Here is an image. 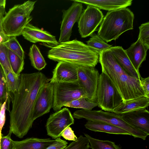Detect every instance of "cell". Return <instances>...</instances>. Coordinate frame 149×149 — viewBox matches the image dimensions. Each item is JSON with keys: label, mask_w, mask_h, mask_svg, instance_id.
I'll return each mask as SVG.
<instances>
[{"label": "cell", "mask_w": 149, "mask_h": 149, "mask_svg": "<svg viewBox=\"0 0 149 149\" xmlns=\"http://www.w3.org/2000/svg\"><path fill=\"white\" fill-rule=\"evenodd\" d=\"M22 35L25 39L33 43L41 42L52 47L59 44L55 36L30 23L25 27Z\"/></svg>", "instance_id": "obj_15"}, {"label": "cell", "mask_w": 149, "mask_h": 149, "mask_svg": "<svg viewBox=\"0 0 149 149\" xmlns=\"http://www.w3.org/2000/svg\"><path fill=\"white\" fill-rule=\"evenodd\" d=\"M104 16L100 9L87 5L78 21V30L81 37L85 38L91 36L102 22Z\"/></svg>", "instance_id": "obj_10"}, {"label": "cell", "mask_w": 149, "mask_h": 149, "mask_svg": "<svg viewBox=\"0 0 149 149\" xmlns=\"http://www.w3.org/2000/svg\"><path fill=\"white\" fill-rule=\"evenodd\" d=\"M47 57L56 61L95 67L99 61V54L87 45L74 39L52 47L48 52Z\"/></svg>", "instance_id": "obj_3"}, {"label": "cell", "mask_w": 149, "mask_h": 149, "mask_svg": "<svg viewBox=\"0 0 149 149\" xmlns=\"http://www.w3.org/2000/svg\"><path fill=\"white\" fill-rule=\"evenodd\" d=\"M149 105V98L144 96L125 101H122L113 110V112L118 114L146 109Z\"/></svg>", "instance_id": "obj_19"}, {"label": "cell", "mask_w": 149, "mask_h": 149, "mask_svg": "<svg viewBox=\"0 0 149 149\" xmlns=\"http://www.w3.org/2000/svg\"><path fill=\"white\" fill-rule=\"evenodd\" d=\"M97 8L99 9L109 11L126 8L131 6V0H72Z\"/></svg>", "instance_id": "obj_18"}, {"label": "cell", "mask_w": 149, "mask_h": 149, "mask_svg": "<svg viewBox=\"0 0 149 149\" xmlns=\"http://www.w3.org/2000/svg\"><path fill=\"white\" fill-rule=\"evenodd\" d=\"M29 55L32 66L36 69L41 70L44 69L47 65V63L40 51L35 45L30 47Z\"/></svg>", "instance_id": "obj_23"}, {"label": "cell", "mask_w": 149, "mask_h": 149, "mask_svg": "<svg viewBox=\"0 0 149 149\" xmlns=\"http://www.w3.org/2000/svg\"><path fill=\"white\" fill-rule=\"evenodd\" d=\"M85 126L86 129L94 132L131 136L129 132L120 127L102 122L88 121Z\"/></svg>", "instance_id": "obj_22"}, {"label": "cell", "mask_w": 149, "mask_h": 149, "mask_svg": "<svg viewBox=\"0 0 149 149\" xmlns=\"http://www.w3.org/2000/svg\"><path fill=\"white\" fill-rule=\"evenodd\" d=\"M8 93L6 78L0 64V106L5 101L6 96L8 95Z\"/></svg>", "instance_id": "obj_32"}, {"label": "cell", "mask_w": 149, "mask_h": 149, "mask_svg": "<svg viewBox=\"0 0 149 149\" xmlns=\"http://www.w3.org/2000/svg\"><path fill=\"white\" fill-rule=\"evenodd\" d=\"M97 105L96 102L89 101L83 97L68 102L64 104V106L91 110Z\"/></svg>", "instance_id": "obj_27"}, {"label": "cell", "mask_w": 149, "mask_h": 149, "mask_svg": "<svg viewBox=\"0 0 149 149\" xmlns=\"http://www.w3.org/2000/svg\"><path fill=\"white\" fill-rule=\"evenodd\" d=\"M90 144L92 149H121L114 142L108 140H101L93 138L89 135L84 134Z\"/></svg>", "instance_id": "obj_24"}, {"label": "cell", "mask_w": 149, "mask_h": 149, "mask_svg": "<svg viewBox=\"0 0 149 149\" xmlns=\"http://www.w3.org/2000/svg\"><path fill=\"white\" fill-rule=\"evenodd\" d=\"M100 74L95 67L78 66L77 83L87 100L96 102V93Z\"/></svg>", "instance_id": "obj_8"}, {"label": "cell", "mask_w": 149, "mask_h": 149, "mask_svg": "<svg viewBox=\"0 0 149 149\" xmlns=\"http://www.w3.org/2000/svg\"><path fill=\"white\" fill-rule=\"evenodd\" d=\"M120 115L130 125L149 134V112L146 109Z\"/></svg>", "instance_id": "obj_16"}, {"label": "cell", "mask_w": 149, "mask_h": 149, "mask_svg": "<svg viewBox=\"0 0 149 149\" xmlns=\"http://www.w3.org/2000/svg\"><path fill=\"white\" fill-rule=\"evenodd\" d=\"M3 44L8 49L24 59V52L16 37H9L8 40Z\"/></svg>", "instance_id": "obj_29"}, {"label": "cell", "mask_w": 149, "mask_h": 149, "mask_svg": "<svg viewBox=\"0 0 149 149\" xmlns=\"http://www.w3.org/2000/svg\"><path fill=\"white\" fill-rule=\"evenodd\" d=\"M99 61L102 72L110 79L123 101L145 96L140 80L131 76L122 68L109 48L99 54Z\"/></svg>", "instance_id": "obj_2"}, {"label": "cell", "mask_w": 149, "mask_h": 149, "mask_svg": "<svg viewBox=\"0 0 149 149\" xmlns=\"http://www.w3.org/2000/svg\"><path fill=\"white\" fill-rule=\"evenodd\" d=\"M90 146L87 138L80 135L76 140L73 141L64 149H88Z\"/></svg>", "instance_id": "obj_31"}, {"label": "cell", "mask_w": 149, "mask_h": 149, "mask_svg": "<svg viewBox=\"0 0 149 149\" xmlns=\"http://www.w3.org/2000/svg\"><path fill=\"white\" fill-rule=\"evenodd\" d=\"M109 49L122 68L131 76L140 80L141 77L139 72L136 71L133 67L125 50L119 46H112Z\"/></svg>", "instance_id": "obj_20"}, {"label": "cell", "mask_w": 149, "mask_h": 149, "mask_svg": "<svg viewBox=\"0 0 149 149\" xmlns=\"http://www.w3.org/2000/svg\"><path fill=\"white\" fill-rule=\"evenodd\" d=\"M122 98L109 78L104 73L100 74L96 91V102L106 111L113 112L123 101Z\"/></svg>", "instance_id": "obj_7"}, {"label": "cell", "mask_w": 149, "mask_h": 149, "mask_svg": "<svg viewBox=\"0 0 149 149\" xmlns=\"http://www.w3.org/2000/svg\"><path fill=\"white\" fill-rule=\"evenodd\" d=\"M0 64L3 69L5 76L9 71L13 73L10 63L8 49L3 44H0Z\"/></svg>", "instance_id": "obj_30"}, {"label": "cell", "mask_w": 149, "mask_h": 149, "mask_svg": "<svg viewBox=\"0 0 149 149\" xmlns=\"http://www.w3.org/2000/svg\"><path fill=\"white\" fill-rule=\"evenodd\" d=\"M9 39V38H6L4 37L2 35L0 34V44H3L5 43Z\"/></svg>", "instance_id": "obj_40"}, {"label": "cell", "mask_w": 149, "mask_h": 149, "mask_svg": "<svg viewBox=\"0 0 149 149\" xmlns=\"http://www.w3.org/2000/svg\"><path fill=\"white\" fill-rule=\"evenodd\" d=\"M140 81L145 96L149 98V77L145 78L141 77Z\"/></svg>", "instance_id": "obj_38"}, {"label": "cell", "mask_w": 149, "mask_h": 149, "mask_svg": "<svg viewBox=\"0 0 149 149\" xmlns=\"http://www.w3.org/2000/svg\"><path fill=\"white\" fill-rule=\"evenodd\" d=\"M5 9L0 8V34L4 37L8 38H9V37L6 36L5 35L2 27V21L4 16V14L5 13Z\"/></svg>", "instance_id": "obj_39"}, {"label": "cell", "mask_w": 149, "mask_h": 149, "mask_svg": "<svg viewBox=\"0 0 149 149\" xmlns=\"http://www.w3.org/2000/svg\"><path fill=\"white\" fill-rule=\"evenodd\" d=\"M9 100V96L7 95L5 101L0 106V139L2 135L1 133L2 130L5 122V111L6 109V105L7 104Z\"/></svg>", "instance_id": "obj_35"}, {"label": "cell", "mask_w": 149, "mask_h": 149, "mask_svg": "<svg viewBox=\"0 0 149 149\" xmlns=\"http://www.w3.org/2000/svg\"><path fill=\"white\" fill-rule=\"evenodd\" d=\"M36 1L28 0L15 5L6 13L2 27L5 35L9 37L22 35L26 26L32 20L30 15Z\"/></svg>", "instance_id": "obj_5"}, {"label": "cell", "mask_w": 149, "mask_h": 149, "mask_svg": "<svg viewBox=\"0 0 149 149\" xmlns=\"http://www.w3.org/2000/svg\"><path fill=\"white\" fill-rule=\"evenodd\" d=\"M54 84L53 108L58 111L65 104L79 98L84 97L77 82L56 83Z\"/></svg>", "instance_id": "obj_9"}, {"label": "cell", "mask_w": 149, "mask_h": 149, "mask_svg": "<svg viewBox=\"0 0 149 149\" xmlns=\"http://www.w3.org/2000/svg\"><path fill=\"white\" fill-rule=\"evenodd\" d=\"M8 49V58L13 72L15 75L19 77L24 68V59Z\"/></svg>", "instance_id": "obj_26"}, {"label": "cell", "mask_w": 149, "mask_h": 149, "mask_svg": "<svg viewBox=\"0 0 149 149\" xmlns=\"http://www.w3.org/2000/svg\"><path fill=\"white\" fill-rule=\"evenodd\" d=\"M5 77L9 97L10 93L13 95L18 91L20 84V77L15 75L11 71L9 72Z\"/></svg>", "instance_id": "obj_28"}, {"label": "cell", "mask_w": 149, "mask_h": 149, "mask_svg": "<svg viewBox=\"0 0 149 149\" xmlns=\"http://www.w3.org/2000/svg\"><path fill=\"white\" fill-rule=\"evenodd\" d=\"M148 49L139 39L132 44L125 52L136 70H139L142 62L146 59Z\"/></svg>", "instance_id": "obj_17"}, {"label": "cell", "mask_w": 149, "mask_h": 149, "mask_svg": "<svg viewBox=\"0 0 149 149\" xmlns=\"http://www.w3.org/2000/svg\"><path fill=\"white\" fill-rule=\"evenodd\" d=\"M54 84L46 82L40 91L35 104L33 112L34 120L48 113L53 108Z\"/></svg>", "instance_id": "obj_13"}, {"label": "cell", "mask_w": 149, "mask_h": 149, "mask_svg": "<svg viewBox=\"0 0 149 149\" xmlns=\"http://www.w3.org/2000/svg\"><path fill=\"white\" fill-rule=\"evenodd\" d=\"M55 140L31 137L19 141H13V149H45Z\"/></svg>", "instance_id": "obj_21"}, {"label": "cell", "mask_w": 149, "mask_h": 149, "mask_svg": "<svg viewBox=\"0 0 149 149\" xmlns=\"http://www.w3.org/2000/svg\"><path fill=\"white\" fill-rule=\"evenodd\" d=\"M12 133L9 131L6 136L2 134L0 139V149H13V141L11 138Z\"/></svg>", "instance_id": "obj_34"}, {"label": "cell", "mask_w": 149, "mask_h": 149, "mask_svg": "<svg viewBox=\"0 0 149 149\" xmlns=\"http://www.w3.org/2000/svg\"><path fill=\"white\" fill-rule=\"evenodd\" d=\"M6 0H0V8L5 9L6 4Z\"/></svg>", "instance_id": "obj_41"}, {"label": "cell", "mask_w": 149, "mask_h": 149, "mask_svg": "<svg viewBox=\"0 0 149 149\" xmlns=\"http://www.w3.org/2000/svg\"><path fill=\"white\" fill-rule=\"evenodd\" d=\"M91 36L86 42L87 45L99 54L103 50L112 47V45L108 44L97 34H93Z\"/></svg>", "instance_id": "obj_25"}, {"label": "cell", "mask_w": 149, "mask_h": 149, "mask_svg": "<svg viewBox=\"0 0 149 149\" xmlns=\"http://www.w3.org/2000/svg\"><path fill=\"white\" fill-rule=\"evenodd\" d=\"M134 15L128 8L109 11L103 19L97 35L106 43L116 40L125 31L133 29Z\"/></svg>", "instance_id": "obj_4"}, {"label": "cell", "mask_w": 149, "mask_h": 149, "mask_svg": "<svg viewBox=\"0 0 149 149\" xmlns=\"http://www.w3.org/2000/svg\"><path fill=\"white\" fill-rule=\"evenodd\" d=\"M67 144L66 141L58 138L45 149H64L67 146Z\"/></svg>", "instance_id": "obj_36"}, {"label": "cell", "mask_w": 149, "mask_h": 149, "mask_svg": "<svg viewBox=\"0 0 149 149\" xmlns=\"http://www.w3.org/2000/svg\"><path fill=\"white\" fill-rule=\"evenodd\" d=\"M82 9V3L74 1L67 10L63 11L59 43L70 41L72 28L74 23L78 21L83 11Z\"/></svg>", "instance_id": "obj_12"}, {"label": "cell", "mask_w": 149, "mask_h": 149, "mask_svg": "<svg viewBox=\"0 0 149 149\" xmlns=\"http://www.w3.org/2000/svg\"><path fill=\"white\" fill-rule=\"evenodd\" d=\"M74 123V119L69 109L63 108L49 116L46 125L47 134L53 139L60 138L63 130Z\"/></svg>", "instance_id": "obj_11"}, {"label": "cell", "mask_w": 149, "mask_h": 149, "mask_svg": "<svg viewBox=\"0 0 149 149\" xmlns=\"http://www.w3.org/2000/svg\"><path fill=\"white\" fill-rule=\"evenodd\" d=\"M61 136L66 140L69 141H75L77 139L74 131L70 126L67 127L63 130Z\"/></svg>", "instance_id": "obj_37"}, {"label": "cell", "mask_w": 149, "mask_h": 149, "mask_svg": "<svg viewBox=\"0 0 149 149\" xmlns=\"http://www.w3.org/2000/svg\"><path fill=\"white\" fill-rule=\"evenodd\" d=\"M78 65L67 62H58L49 81L56 83H77Z\"/></svg>", "instance_id": "obj_14"}, {"label": "cell", "mask_w": 149, "mask_h": 149, "mask_svg": "<svg viewBox=\"0 0 149 149\" xmlns=\"http://www.w3.org/2000/svg\"><path fill=\"white\" fill-rule=\"evenodd\" d=\"M18 91L13 94L10 113L9 132L20 138L25 136L34 121L33 112L36 99L49 79L41 72L23 73L19 76Z\"/></svg>", "instance_id": "obj_1"}, {"label": "cell", "mask_w": 149, "mask_h": 149, "mask_svg": "<svg viewBox=\"0 0 149 149\" xmlns=\"http://www.w3.org/2000/svg\"><path fill=\"white\" fill-rule=\"evenodd\" d=\"M139 28V32L138 39L149 49V22L141 24Z\"/></svg>", "instance_id": "obj_33"}, {"label": "cell", "mask_w": 149, "mask_h": 149, "mask_svg": "<svg viewBox=\"0 0 149 149\" xmlns=\"http://www.w3.org/2000/svg\"><path fill=\"white\" fill-rule=\"evenodd\" d=\"M72 115L74 118H84L88 121L102 122L115 125L126 131L134 138L143 140H145L149 135L130 125L123 119L120 115L113 112L81 109L75 111Z\"/></svg>", "instance_id": "obj_6"}]
</instances>
